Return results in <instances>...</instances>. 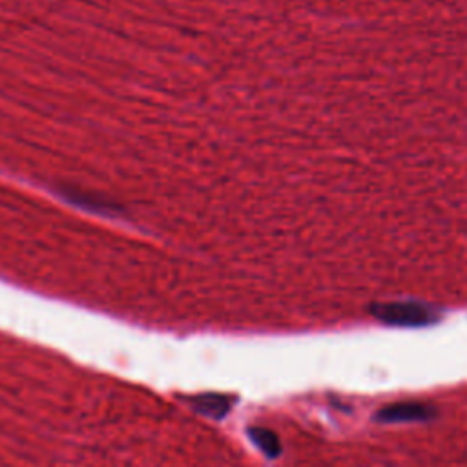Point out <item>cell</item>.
<instances>
[{
	"instance_id": "1",
	"label": "cell",
	"mask_w": 467,
	"mask_h": 467,
	"mask_svg": "<svg viewBox=\"0 0 467 467\" xmlns=\"http://www.w3.org/2000/svg\"><path fill=\"white\" fill-rule=\"evenodd\" d=\"M371 313L383 324L389 325H404V327H420L429 325L436 320V315L429 308L409 303H389V305H374Z\"/></svg>"
},
{
	"instance_id": "2",
	"label": "cell",
	"mask_w": 467,
	"mask_h": 467,
	"mask_svg": "<svg viewBox=\"0 0 467 467\" xmlns=\"http://www.w3.org/2000/svg\"><path fill=\"white\" fill-rule=\"evenodd\" d=\"M435 415V411L422 404H395L381 409L376 418L380 422H418L427 420Z\"/></svg>"
},
{
	"instance_id": "3",
	"label": "cell",
	"mask_w": 467,
	"mask_h": 467,
	"mask_svg": "<svg viewBox=\"0 0 467 467\" xmlns=\"http://www.w3.org/2000/svg\"><path fill=\"white\" fill-rule=\"evenodd\" d=\"M196 407L208 415V417H214V418H221L228 407H230V400L226 397H221V395H208V397H201L196 400Z\"/></svg>"
},
{
	"instance_id": "4",
	"label": "cell",
	"mask_w": 467,
	"mask_h": 467,
	"mask_svg": "<svg viewBox=\"0 0 467 467\" xmlns=\"http://www.w3.org/2000/svg\"><path fill=\"white\" fill-rule=\"evenodd\" d=\"M251 436L254 440V444L270 458L278 456L279 451H281V445H279V440L274 433H270L269 429H263V427H256V429H251Z\"/></svg>"
}]
</instances>
